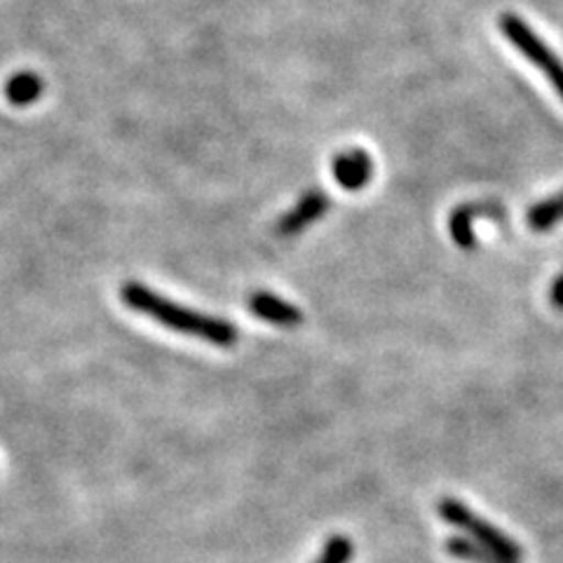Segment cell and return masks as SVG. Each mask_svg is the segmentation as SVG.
Returning a JSON list of instances; mask_svg holds the SVG:
<instances>
[{"instance_id": "10", "label": "cell", "mask_w": 563, "mask_h": 563, "mask_svg": "<svg viewBox=\"0 0 563 563\" xmlns=\"http://www.w3.org/2000/svg\"><path fill=\"white\" fill-rule=\"evenodd\" d=\"M352 556V542L343 536H333L317 563H347Z\"/></svg>"}, {"instance_id": "7", "label": "cell", "mask_w": 563, "mask_h": 563, "mask_svg": "<svg viewBox=\"0 0 563 563\" xmlns=\"http://www.w3.org/2000/svg\"><path fill=\"white\" fill-rule=\"evenodd\" d=\"M488 217V214H496L500 217L498 209H486L484 205H463L457 207L453 211V217L449 221V231H451V238L455 240V244L461 246V250H474L477 246V238H474V228H472V221L474 217Z\"/></svg>"}, {"instance_id": "8", "label": "cell", "mask_w": 563, "mask_h": 563, "mask_svg": "<svg viewBox=\"0 0 563 563\" xmlns=\"http://www.w3.org/2000/svg\"><path fill=\"white\" fill-rule=\"evenodd\" d=\"M446 552L457 556V559H463V561H470V563H517L512 559L490 554L488 550L479 548L477 542L465 540V538H451V540H446Z\"/></svg>"}, {"instance_id": "2", "label": "cell", "mask_w": 563, "mask_h": 563, "mask_svg": "<svg viewBox=\"0 0 563 563\" xmlns=\"http://www.w3.org/2000/svg\"><path fill=\"white\" fill-rule=\"evenodd\" d=\"M439 515H442V519L449 521L451 526L465 531L472 542H477L479 548L488 550L490 554H498V556L512 559V561L521 559L523 552H521V548L512 538H509L507 533H503L500 528L488 523L486 519L474 515L472 509L465 507L461 500L444 498L442 503H439Z\"/></svg>"}, {"instance_id": "6", "label": "cell", "mask_w": 563, "mask_h": 563, "mask_svg": "<svg viewBox=\"0 0 563 563\" xmlns=\"http://www.w3.org/2000/svg\"><path fill=\"white\" fill-rule=\"evenodd\" d=\"M250 310L261 317L263 322H271L277 327H298L303 322V312L294 308L291 303L282 301L279 296L268 294V291H258L250 298Z\"/></svg>"}, {"instance_id": "5", "label": "cell", "mask_w": 563, "mask_h": 563, "mask_svg": "<svg viewBox=\"0 0 563 563\" xmlns=\"http://www.w3.org/2000/svg\"><path fill=\"white\" fill-rule=\"evenodd\" d=\"M374 176V163L362 148H350L333 157V179L345 190H362Z\"/></svg>"}, {"instance_id": "9", "label": "cell", "mask_w": 563, "mask_h": 563, "mask_svg": "<svg viewBox=\"0 0 563 563\" xmlns=\"http://www.w3.org/2000/svg\"><path fill=\"white\" fill-rule=\"evenodd\" d=\"M561 219H563V196L536 205L531 209V214H528V221H531L533 231H550V228Z\"/></svg>"}, {"instance_id": "4", "label": "cell", "mask_w": 563, "mask_h": 563, "mask_svg": "<svg viewBox=\"0 0 563 563\" xmlns=\"http://www.w3.org/2000/svg\"><path fill=\"white\" fill-rule=\"evenodd\" d=\"M329 209V198L320 190H310L306 196L296 202V207L289 211L287 217H282L277 223V235L282 238H291L298 235L310 223L317 219H322Z\"/></svg>"}, {"instance_id": "12", "label": "cell", "mask_w": 563, "mask_h": 563, "mask_svg": "<svg viewBox=\"0 0 563 563\" xmlns=\"http://www.w3.org/2000/svg\"><path fill=\"white\" fill-rule=\"evenodd\" d=\"M550 298H552V306H554L556 310H563V273L554 279Z\"/></svg>"}, {"instance_id": "3", "label": "cell", "mask_w": 563, "mask_h": 563, "mask_svg": "<svg viewBox=\"0 0 563 563\" xmlns=\"http://www.w3.org/2000/svg\"><path fill=\"white\" fill-rule=\"evenodd\" d=\"M500 31L505 38L552 82L556 95L563 99V62L548 47V43H542L540 35L517 14H503Z\"/></svg>"}, {"instance_id": "11", "label": "cell", "mask_w": 563, "mask_h": 563, "mask_svg": "<svg viewBox=\"0 0 563 563\" xmlns=\"http://www.w3.org/2000/svg\"><path fill=\"white\" fill-rule=\"evenodd\" d=\"M38 90H41L38 80L31 78V76H20V78L12 80L8 92H10V99L14 103H29V101L38 97Z\"/></svg>"}, {"instance_id": "1", "label": "cell", "mask_w": 563, "mask_h": 563, "mask_svg": "<svg viewBox=\"0 0 563 563\" xmlns=\"http://www.w3.org/2000/svg\"><path fill=\"white\" fill-rule=\"evenodd\" d=\"M122 303L128 308L151 317L157 324H163L172 331L186 333V336H192L198 341L219 345V347H231L238 343V329L221 320V317L214 314H205L198 310L184 308L179 303L169 301V298L155 294L153 289L139 285V282H128L125 287L120 289Z\"/></svg>"}]
</instances>
